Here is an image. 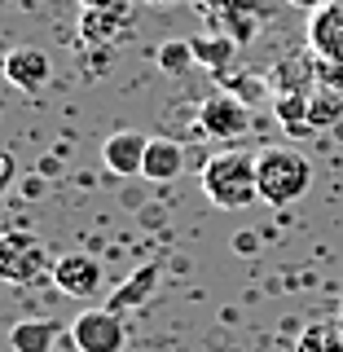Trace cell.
<instances>
[{
  "label": "cell",
  "instance_id": "obj_6",
  "mask_svg": "<svg viewBox=\"0 0 343 352\" xmlns=\"http://www.w3.org/2000/svg\"><path fill=\"white\" fill-rule=\"evenodd\" d=\"M198 128H203L207 137H216V141H234V137H242V132L251 128V110L242 106L238 97L216 93V97H207V102L198 106Z\"/></svg>",
  "mask_w": 343,
  "mask_h": 352
},
{
  "label": "cell",
  "instance_id": "obj_4",
  "mask_svg": "<svg viewBox=\"0 0 343 352\" xmlns=\"http://www.w3.org/2000/svg\"><path fill=\"white\" fill-rule=\"evenodd\" d=\"M308 49L317 62L343 66V0H317L308 9Z\"/></svg>",
  "mask_w": 343,
  "mask_h": 352
},
{
  "label": "cell",
  "instance_id": "obj_19",
  "mask_svg": "<svg viewBox=\"0 0 343 352\" xmlns=\"http://www.w3.org/2000/svg\"><path fill=\"white\" fill-rule=\"evenodd\" d=\"M300 5H317V0H300Z\"/></svg>",
  "mask_w": 343,
  "mask_h": 352
},
{
  "label": "cell",
  "instance_id": "obj_14",
  "mask_svg": "<svg viewBox=\"0 0 343 352\" xmlns=\"http://www.w3.org/2000/svg\"><path fill=\"white\" fill-rule=\"evenodd\" d=\"M190 62H198V58H194V44H185V40H168V44L159 49V66H163L168 75H181Z\"/></svg>",
  "mask_w": 343,
  "mask_h": 352
},
{
  "label": "cell",
  "instance_id": "obj_15",
  "mask_svg": "<svg viewBox=\"0 0 343 352\" xmlns=\"http://www.w3.org/2000/svg\"><path fill=\"white\" fill-rule=\"evenodd\" d=\"M150 278H154V269H146V273H132V286H128V291H119V295H115V304H110V308H124L128 300H137V295H146V291H150Z\"/></svg>",
  "mask_w": 343,
  "mask_h": 352
},
{
  "label": "cell",
  "instance_id": "obj_10",
  "mask_svg": "<svg viewBox=\"0 0 343 352\" xmlns=\"http://www.w3.org/2000/svg\"><path fill=\"white\" fill-rule=\"evenodd\" d=\"M185 168V150L176 146L172 137H150V150H146V168H141V176L154 185H168L176 181Z\"/></svg>",
  "mask_w": 343,
  "mask_h": 352
},
{
  "label": "cell",
  "instance_id": "obj_2",
  "mask_svg": "<svg viewBox=\"0 0 343 352\" xmlns=\"http://www.w3.org/2000/svg\"><path fill=\"white\" fill-rule=\"evenodd\" d=\"M256 159H260V198L269 207H291L313 190V163L295 146H269Z\"/></svg>",
  "mask_w": 343,
  "mask_h": 352
},
{
  "label": "cell",
  "instance_id": "obj_5",
  "mask_svg": "<svg viewBox=\"0 0 343 352\" xmlns=\"http://www.w3.org/2000/svg\"><path fill=\"white\" fill-rule=\"evenodd\" d=\"M53 286H58L62 295H71V300H93L106 286V273H102V264H97V256L71 251V256H62L53 264Z\"/></svg>",
  "mask_w": 343,
  "mask_h": 352
},
{
  "label": "cell",
  "instance_id": "obj_11",
  "mask_svg": "<svg viewBox=\"0 0 343 352\" xmlns=\"http://www.w3.org/2000/svg\"><path fill=\"white\" fill-rule=\"evenodd\" d=\"M53 339H58L53 317H22L9 330V348L14 352H53Z\"/></svg>",
  "mask_w": 343,
  "mask_h": 352
},
{
  "label": "cell",
  "instance_id": "obj_3",
  "mask_svg": "<svg viewBox=\"0 0 343 352\" xmlns=\"http://www.w3.org/2000/svg\"><path fill=\"white\" fill-rule=\"evenodd\" d=\"M71 344L80 352H124L128 344V330L119 308H84L80 317L71 322Z\"/></svg>",
  "mask_w": 343,
  "mask_h": 352
},
{
  "label": "cell",
  "instance_id": "obj_9",
  "mask_svg": "<svg viewBox=\"0 0 343 352\" xmlns=\"http://www.w3.org/2000/svg\"><path fill=\"white\" fill-rule=\"evenodd\" d=\"M49 53H40V49H9L5 53V80L22 88V93H36V88L49 84Z\"/></svg>",
  "mask_w": 343,
  "mask_h": 352
},
{
  "label": "cell",
  "instance_id": "obj_7",
  "mask_svg": "<svg viewBox=\"0 0 343 352\" xmlns=\"http://www.w3.org/2000/svg\"><path fill=\"white\" fill-rule=\"evenodd\" d=\"M44 264H49V256H44V242L31 238V234H5V242H0V273H5L9 282H31L44 273Z\"/></svg>",
  "mask_w": 343,
  "mask_h": 352
},
{
  "label": "cell",
  "instance_id": "obj_12",
  "mask_svg": "<svg viewBox=\"0 0 343 352\" xmlns=\"http://www.w3.org/2000/svg\"><path fill=\"white\" fill-rule=\"evenodd\" d=\"M295 352H343L339 322H313V326H304L300 339H295Z\"/></svg>",
  "mask_w": 343,
  "mask_h": 352
},
{
  "label": "cell",
  "instance_id": "obj_17",
  "mask_svg": "<svg viewBox=\"0 0 343 352\" xmlns=\"http://www.w3.org/2000/svg\"><path fill=\"white\" fill-rule=\"evenodd\" d=\"M273 110H278V119H300V115H308V102L304 97H278V102H273Z\"/></svg>",
  "mask_w": 343,
  "mask_h": 352
},
{
  "label": "cell",
  "instance_id": "obj_8",
  "mask_svg": "<svg viewBox=\"0 0 343 352\" xmlns=\"http://www.w3.org/2000/svg\"><path fill=\"white\" fill-rule=\"evenodd\" d=\"M146 150H150V137H141L132 128H119L102 141V168L110 176H137L146 168Z\"/></svg>",
  "mask_w": 343,
  "mask_h": 352
},
{
  "label": "cell",
  "instance_id": "obj_13",
  "mask_svg": "<svg viewBox=\"0 0 343 352\" xmlns=\"http://www.w3.org/2000/svg\"><path fill=\"white\" fill-rule=\"evenodd\" d=\"M194 58L203 66H212V71H225L229 58H234V40H216V36H194Z\"/></svg>",
  "mask_w": 343,
  "mask_h": 352
},
{
  "label": "cell",
  "instance_id": "obj_1",
  "mask_svg": "<svg viewBox=\"0 0 343 352\" xmlns=\"http://www.w3.org/2000/svg\"><path fill=\"white\" fill-rule=\"evenodd\" d=\"M198 185H203V198L220 212H242L247 203L260 198V159L247 150H216L212 159L198 172Z\"/></svg>",
  "mask_w": 343,
  "mask_h": 352
},
{
  "label": "cell",
  "instance_id": "obj_16",
  "mask_svg": "<svg viewBox=\"0 0 343 352\" xmlns=\"http://www.w3.org/2000/svg\"><path fill=\"white\" fill-rule=\"evenodd\" d=\"M317 84L330 93H343V66L339 62H317Z\"/></svg>",
  "mask_w": 343,
  "mask_h": 352
},
{
  "label": "cell",
  "instance_id": "obj_18",
  "mask_svg": "<svg viewBox=\"0 0 343 352\" xmlns=\"http://www.w3.org/2000/svg\"><path fill=\"white\" fill-rule=\"evenodd\" d=\"M335 322H339V330H343V304H339V317H335Z\"/></svg>",
  "mask_w": 343,
  "mask_h": 352
}]
</instances>
